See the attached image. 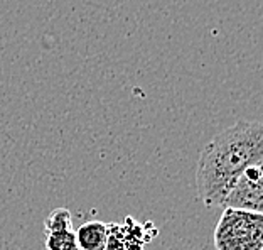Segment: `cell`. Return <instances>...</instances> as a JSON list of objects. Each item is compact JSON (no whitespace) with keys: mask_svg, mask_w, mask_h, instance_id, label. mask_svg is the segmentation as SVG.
Here are the masks:
<instances>
[{"mask_svg":"<svg viewBox=\"0 0 263 250\" xmlns=\"http://www.w3.org/2000/svg\"><path fill=\"white\" fill-rule=\"evenodd\" d=\"M258 164H263V125L240 120L224 129L208 142L197 159V200L206 208L223 206L238 177Z\"/></svg>","mask_w":263,"mask_h":250,"instance_id":"cell-1","label":"cell"},{"mask_svg":"<svg viewBox=\"0 0 263 250\" xmlns=\"http://www.w3.org/2000/svg\"><path fill=\"white\" fill-rule=\"evenodd\" d=\"M216 250H263V215L223 208L214 228Z\"/></svg>","mask_w":263,"mask_h":250,"instance_id":"cell-2","label":"cell"},{"mask_svg":"<svg viewBox=\"0 0 263 250\" xmlns=\"http://www.w3.org/2000/svg\"><path fill=\"white\" fill-rule=\"evenodd\" d=\"M221 208L248 213H261L263 208V164L252 166L238 177L226 194Z\"/></svg>","mask_w":263,"mask_h":250,"instance_id":"cell-3","label":"cell"},{"mask_svg":"<svg viewBox=\"0 0 263 250\" xmlns=\"http://www.w3.org/2000/svg\"><path fill=\"white\" fill-rule=\"evenodd\" d=\"M74 234L80 250H105L108 227L103 222L93 220V222L83 223Z\"/></svg>","mask_w":263,"mask_h":250,"instance_id":"cell-4","label":"cell"},{"mask_svg":"<svg viewBox=\"0 0 263 250\" xmlns=\"http://www.w3.org/2000/svg\"><path fill=\"white\" fill-rule=\"evenodd\" d=\"M44 245H46V250H80L78 240H76V234L73 230L46 234Z\"/></svg>","mask_w":263,"mask_h":250,"instance_id":"cell-5","label":"cell"},{"mask_svg":"<svg viewBox=\"0 0 263 250\" xmlns=\"http://www.w3.org/2000/svg\"><path fill=\"white\" fill-rule=\"evenodd\" d=\"M64 230H73V217L68 208H56L44 220V231L51 234V231Z\"/></svg>","mask_w":263,"mask_h":250,"instance_id":"cell-6","label":"cell"},{"mask_svg":"<svg viewBox=\"0 0 263 250\" xmlns=\"http://www.w3.org/2000/svg\"><path fill=\"white\" fill-rule=\"evenodd\" d=\"M106 227H108V237H106L105 250H128L127 234H125L123 225L106 223Z\"/></svg>","mask_w":263,"mask_h":250,"instance_id":"cell-7","label":"cell"}]
</instances>
